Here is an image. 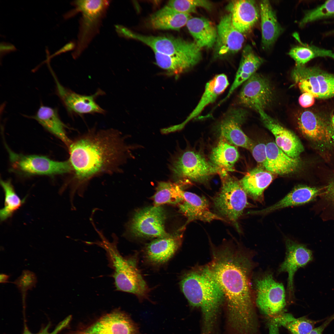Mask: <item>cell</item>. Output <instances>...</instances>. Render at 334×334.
Masks as SVG:
<instances>
[{
  "label": "cell",
  "instance_id": "obj_12",
  "mask_svg": "<svg viewBox=\"0 0 334 334\" xmlns=\"http://www.w3.org/2000/svg\"><path fill=\"white\" fill-rule=\"evenodd\" d=\"M50 69L55 80L56 94L70 115L82 117L87 114L106 113V111L96 102L99 96L105 94L104 91L99 88L94 94L89 95L76 93L63 86Z\"/></svg>",
  "mask_w": 334,
  "mask_h": 334
},
{
  "label": "cell",
  "instance_id": "obj_32",
  "mask_svg": "<svg viewBox=\"0 0 334 334\" xmlns=\"http://www.w3.org/2000/svg\"><path fill=\"white\" fill-rule=\"evenodd\" d=\"M239 157L237 149L221 138L210 155L212 164L219 170V173L234 170L236 162Z\"/></svg>",
  "mask_w": 334,
  "mask_h": 334
},
{
  "label": "cell",
  "instance_id": "obj_49",
  "mask_svg": "<svg viewBox=\"0 0 334 334\" xmlns=\"http://www.w3.org/2000/svg\"></svg>",
  "mask_w": 334,
  "mask_h": 334
},
{
  "label": "cell",
  "instance_id": "obj_10",
  "mask_svg": "<svg viewBox=\"0 0 334 334\" xmlns=\"http://www.w3.org/2000/svg\"><path fill=\"white\" fill-rule=\"evenodd\" d=\"M165 211L161 206L154 205L136 212L127 225V231L134 237L157 238L167 236L165 229Z\"/></svg>",
  "mask_w": 334,
  "mask_h": 334
},
{
  "label": "cell",
  "instance_id": "obj_14",
  "mask_svg": "<svg viewBox=\"0 0 334 334\" xmlns=\"http://www.w3.org/2000/svg\"><path fill=\"white\" fill-rule=\"evenodd\" d=\"M273 97V90L269 80L255 73L244 83L238 100L240 105L259 112L264 111Z\"/></svg>",
  "mask_w": 334,
  "mask_h": 334
},
{
  "label": "cell",
  "instance_id": "obj_9",
  "mask_svg": "<svg viewBox=\"0 0 334 334\" xmlns=\"http://www.w3.org/2000/svg\"><path fill=\"white\" fill-rule=\"evenodd\" d=\"M6 147L13 169L19 173L27 175H53L72 170L69 160L56 161L44 156L18 154Z\"/></svg>",
  "mask_w": 334,
  "mask_h": 334
},
{
  "label": "cell",
  "instance_id": "obj_46",
  "mask_svg": "<svg viewBox=\"0 0 334 334\" xmlns=\"http://www.w3.org/2000/svg\"><path fill=\"white\" fill-rule=\"evenodd\" d=\"M334 319V314L327 318L320 326L314 328L308 334H322L325 328Z\"/></svg>",
  "mask_w": 334,
  "mask_h": 334
},
{
  "label": "cell",
  "instance_id": "obj_26",
  "mask_svg": "<svg viewBox=\"0 0 334 334\" xmlns=\"http://www.w3.org/2000/svg\"><path fill=\"white\" fill-rule=\"evenodd\" d=\"M229 84L227 76L224 74L217 75L206 84L204 92L195 107L186 120L176 125L179 130L190 121L198 116L208 105L213 103Z\"/></svg>",
  "mask_w": 334,
  "mask_h": 334
},
{
  "label": "cell",
  "instance_id": "obj_4",
  "mask_svg": "<svg viewBox=\"0 0 334 334\" xmlns=\"http://www.w3.org/2000/svg\"><path fill=\"white\" fill-rule=\"evenodd\" d=\"M109 0H75L71 2L74 8L63 15L68 19L79 13L81 16L76 46L72 53L76 59L79 57L99 33L102 20L110 3Z\"/></svg>",
  "mask_w": 334,
  "mask_h": 334
},
{
  "label": "cell",
  "instance_id": "obj_41",
  "mask_svg": "<svg viewBox=\"0 0 334 334\" xmlns=\"http://www.w3.org/2000/svg\"><path fill=\"white\" fill-rule=\"evenodd\" d=\"M250 151L256 162L263 167L267 158L266 144L261 143L255 145Z\"/></svg>",
  "mask_w": 334,
  "mask_h": 334
},
{
  "label": "cell",
  "instance_id": "obj_33",
  "mask_svg": "<svg viewBox=\"0 0 334 334\" xmlns=\"http://www.w3.org/2000/svg\"><path fill=\"white\" fill-rule=\"evenodd\" d=\"M186 25L195 42L200 48H211L216 42L217 30L208 19L203 18H191Z\"/></svg>",
  "mask_w": 334,
  "mask_h": 334
},
{
  "label": "cell",
  "instance_id": "obj_45",
  "mask_svg": "<svg viewBox=\"0 0 334 334\" xmlns=\"http://www.w3.org/2000/svg\"><path fill=\"white\" fill-rule=\"evenodd\" d=\"M75 43L72 41H70L66 44L59 49L56 51L52 55H47L46 60H49L51 58L56 56L75 49Z\"/></svg>",
  "mask_w": 334,
  "mask_h": 334
},
{
  "label": "cell",
  "instance_id": "obj_5",
  "mask_svg": "<svg viewBox=\"0 0 334 334\" xmlns=\"http://www.w3.org/2000/svg\"><path fill=\"white\" fill-rule=\"evenodd\" d=\"M220 174L222 185L212 198L213 207L216 214L240 232L238 220L245 209L252 206L248 203L247 194L239 181L227 172Z\"/></svg>",
  "mask_w": 334,
  "mask_h": 334
},
{
  "label": "cell",
  "instance_id": "obj_7",
  "mask_svg": "<svg viewBox=\"0 0 334 334\" xmlns=\"http://www.w3.org/2000/svg\"><path fill=\"white\" fill-rule=\"evenodd\" d=\"M298 124L302 134L319 151L334 149V129L331 119L315 111L305 110L298 116Z\"/></svg>",
  "mask_w": 334,
  "mask_h": 334
},
{
  "label": "cell",
  "instance_id": "obj_15",
  "mask_svg": "<svg viewBox=\"0 0 334 334\" xmlns=\"http://www.w3.org/2000/svg\"><path fill=\"white\" fill-rule=\"evenodd\" d=\"M247 115L243 109L233 108L224 114L218 126L221 137L231 144L251 150L255 145L254 142L243 132L240 126Z\"/></svg>",
  "mask_w": 334,
  "mask_h": 334
},
{
  "label": "cell",
  "instance_id": "obj_13",
  "mask_svg": "<svg viewBox=\"0 0 334 334\" xmlns=\"http://www.w3.org/2000/svg\"><path fill=\"white\" fill-rule=\"evenodd\" d=\"M255 301L265 314L273 316L285 307V292L281 283L276 281L271 274L268 273L255 280Z\"/></svg>",
  "mask_w": 334,
  "mask_h": 334
},
{
  "label": "cell",
  "instance_id": "obj_40",
  "mask_svg": "<svg viewBox=\"0 0 334 334\" xmlns=\"http://www.w3.org/2000/svg\"><path fill=\"white\" fill-rule=\"evenodd\" d=\"M37 282L35 274L28 270H23L21 275L13 282L21 293L24 308L27 291L35 287Z\"/></svg>",
  "mask_w": 334,
  "mask_h": 334
},
{
  "label": "cell",
  "instance_id": "obj_43",
  "mask_svg": "<svg viewBox=\"0 0 334 334\" xmlns=\"http://www.w3.org/2000/svg\"><path fill=\"white\" fill-rule=\"evenodd\" d=\"M315 97L310 94L304 93L299 97L298 101L302 107L307 108L312 105L315 102Z\"/></svg>",
  "mask_w": 334,
  "mask_h": 334
},
{
  "label": "cell",
  "instance_id": "obj_6",
  "mask_svg": "<svg viewBox=\"0 0 334 334\" xmlns=\"http://www.w3.org/2000/svg\"><path fill=\"white\" fill-rule=\"evenodd\" d=\"M171 176L179 181L191 180L204 183L219 170L200 153L186 150L175 152L169 165Z\"/></svg>",
  "mask_w": 334,
  "mask_h": 334
},
{
  "label": "cell",
  "instance_id": "obj_30",
  "mask_svg": "<svg viewBox=\"0 0 334 334\" xmlns=\"http://www.w3.org/2000/svg\"><path fill=\"white\" fill-rule=\"evenodd\" d=\"M191 18L190 14L179 12L166 5L150 16L148 24L154 30L178 31Z\"/></svg>",
  "mask_w": 334,
  "mask_h": 334
},
{
  "label": "cell",
  "instance_id": "obj_36",
  "mask_svg": "<svg viewBox=\"0 0 334 334\" xmlns=\"http://www.w3.org/2000/svg\"><path fill=\"white\" fill-rule=\"evenodd\" d=\"M289 54L295 61L296 66H304L311 60L318 57H328L334 59V53L332 50L304 44L293 48Z\"/></svg>",
  "mask_w": 334,
  "mask_h": 334
},
{
  "label": "cell",
  "instance_id": "obj_28",
  "mask_svg": "<svg viewBox=\"0 0 334 334\" xmlns=\"http://www.w3.org/2000/svg\"><path fill=\"white\" fill-rule=\"evenodd\" d=\"M263 62V59L255 54L250 45L246 46L243 50L239 66L234 81L227 95L218 105L225 101L239 86L255 73Z\"/></svg>",
  "mask_w": 334,
  "mask_h": 334
},
{
  "label": "cell",
  "instance_id": "obj_42",
  "mask_svg": "<svg viewBox=\"0 0 334 334\" xmlns=\"http://www.w3.org/2000/svg\"><path fill=\"white\" fill-rule=\"evenodd\" d=\"M321 195L334 207V179L324 187Z\"/></svg>",
  "mask_w": 334,
  "mask_h": 334
},
{
  "label": "cell",
  "instance_id": "obj_22",
  "mask_svg": "<svg viewBox=\"0 0 334 334\" xmlns=\"http://www.w3.org/2000/svg\"><path fill=\"white\" fill-rule=\"evenodd\" d=\"M217 32L215 49L218 55L235 53L241 49L244 41L243 34L233 26L230 14L221 18Z\"/></svg>",
  "mask_w": 334,
  "mask_h": 334
},
{
  "label": "cell",
  "instance_id": "obj_27",
  "mask_svg": "<svg viewBox=\"0 0 334 334\" xmlns=\"http://www.w3.org/2000/svg\"><path fill=\"white\" fill-rule=\"evenodd\" d=\"M272 173L261 167H257L248 172L239 181L247 196L262 203L264 201V191L274 178Z\"/></svg>",
  "mask_w": 334,
  "mask_h": 334
},
{
  "label": "cell",
  "instance_id": "obj_19",
  "mask_svg": "<svg viewBox=\"0 0 334 334\" xmlns=\"http://www.w3.org/2000/svg\"><path fill=\"white\" fill-rule=\"evenodd\" d=\"M181 235H169L156 238L145 248L144 258L147 262L154 266L167 263L175 255L182 243Z\"/></svg>",
  "mask_w": 334,
  "mask_h": 334
},
{
  "label": "cell",
  "instance_id": "obj_21",
  "mask_svg": "<svg viewBox=\"0 0 334 334\" xmlns=\"http://www.w3.org/2000/svg\"><path fill=\"white\" fill-rule=\"evenodd\" d=\"M227 9L230 12L233 26L242 34L251 30L260 17L259 8L254 0L232 1Z\"/></svg>",
  "mask_w": 334,
  "mask_h": 334
},
{
  "label": "cell",
  "instance_id": "obj_29",
  "mask_svg": "<svg viewBox=\"0 0 334 334\" xmlns=\"http://www.w3.org/2000/svg\"><path fill=\"white\" fill-rule=\"evenodd\" d=\"M259 12L262 46L265 49H268L281 33L283 29L268 1L260 2Z\"/></svg>",
  "mask_w": 334,
  "mask_h": 334
},
{
  "label": "cell",
  "instance_id": "obj_11",
  "mask_svg": "<svg viewBox=\"0 0 334 334\" xmlns=\"http://www.w3.org/2000/svg\"><path fill=\"white\" fill-rule=\"evenodd\" d=\"M115 28L119 36L142 42L150 47L154 52L172 55L201 49L195 42L187 41L180 37L169 35H143L120 25H116Z\"/></svg>",
  "mask_w": 334,
  "mask_h": 334
},
{
  "label": "cell",
  "instance_id": "obj_35",
  "mask_svg": "<svg viewBox=\"0 0 334 334\" xmlns=\"http://www.w3.org/2000/svg\"><path fill=\"white\" fill-rule=\"evenodd\" d=\"M323 320H314L306 317L296 318L290 314L284 313L275 318L273 322L277 326L285 328L292 334H308L316 323Z\"/></svg>",
  "mask_w": 334,
  "mask_h": 334
},
{
  "label": "cell",
  "instance_id": "obj_48",
  "mask_svg": "<svg viewBox=\"0 0 334 334\" xmlns=\"http://www.w3.org/2000/svg\"><path fill=\"white\" fill-rule=\"evenodd\" d=\"M331 120L334 129V113L332 117Z\"/></svg>",
  "mask_w": 334,
  "mask_h": 334
},
{
  "label": "cell",
  "instance_id": "obj_20",
  "mask_svg": "<svg viewBox=\"0 0 334 334\" xmlns=\"http://www.w3.org/2000/svg\"><path fill=\"white\" fill-rule=\"evenodd\" d=\"M183 199L178 204L179 211L187 219L182 229L189 223L196 220L210 222L214 220H224L210 209L209 203L203 196L183 191Z\"/></svg>",
  "mask_w": 334,
  "mask_h": 334
},
{
  "label": "cell",
  "instance_id": "obj_37",
  "mask_svg": "<svg viewBox=\"0 0 334 334\" xmlns=\"http://www.w3.org/2000/svg\"><path fill=\"white\" fill-rule=\"evenodd\" d=\"M0 184L5 194L4 207L0 211L1 221L11 217L20 208L25 201L26 198L21 199L16 194L10 180H1Z\"/></svg>",
  "mask_w": 334,
  "mask_h": 334
},
{
  "label": "cell",
  "instance_id": "obj_3",
  "mask_svg": "<svg viewBox=\"0 0 334 334\" xmlns=\"http://www.w3.org/2000/svg\"><path fill=\"white\" fill-rule=\"evenodd\" d=\"M179 285L190 305L201 310V334H212L218 312L224 299L208 265L193 267L184 273L180 277Z\"/></svg>",
  "mask_w": 334,
  "mask_h": 334
},
{
  "label": "cell",
  "instance_id": "obj_31",
  "mask_svg": "<svg viewBox=\"0 0 334 334\" xmlns=\"http://www.w3.org/2000/svg\"><path fill=\"white\" fill-rule=\"evenodd\" d=\"M32 118L69 146L71 143L66 135V126L60 118L56 109L41 105Z\"/></svg>",
  "mask_w": 334,
  "mask_h": 334
},
{
  "label": "cell",
  "instance_id": "obj_23",
  "mask_svg": "<svg viewBox=\"0 0 334 334\" xmlns=\"http://www.w3.org/2000/svg\"><path fill=\"white\" fill-rule=\"evenodd\" d=\"M154 53L156 64L168 75L176 77L195 66L202 58L201 49L172 55Z\"/></svg>",
  "mask_w": 334,
  "mask_h": 334
},
{
  "label": "cell",
  "instance_id": "obj_44",
  "mask_svg": "<svg viewBox=\"0 0 334 334\" xmlns=\"http://www.w3.org/2000/svg\"><path fill=\"white\" fill-rule=\"evenodd\" d=\"M17 49L13 44L9 42H2L0 44V57L2 58L5 55L13 52L15 51Z\"/></svg>",
  "mask_w": 334,
  "mask_h": 334
},
{
  "label": "cell",
  "instance_id": "obj_38",
  "mask_svg": "<svg viewBox=\"0 0 334 334\" xmlns=\"http://www.w3.org/2000/svg\"><path fill=\"white\" fill-rule=\"evenodd\" d=\"M334 16V0H328L317 7L307 11L299 22L302 27L318 20Z\"/></svg>",
  "mask_w": 334,
  "mask_h": 334
},
{
  "label": "cell",
  "instance_id": "obj_2",
  "mask_svg": "<svg viewBox=\"0 0 334 334\" xmlns=\"http://www.w3.org/2000/svg\"><path fill=\"white\" fill-rule=\"evenodd\" d=\"M117 131L113 129L91 131L71 143L69 160L75 176L70 196L83 197L88 183L93 177L113 171L126 158L130 149Z\"/></svg>",
  "mask_w": 334,
  "mask_h": 334
},
{
  "label": "cell",
  "instance_id": "obj_17",
  "mask_svg": "<svg viewBox=\"0 0 334 334\" xmlns=\"http://www.w3.org/2000/svg\"><path fill=\"white\" fill-rule=\"evenodd\" d=\"M286 256L284 261L278 269V272L288 274L287 292L289 297L294 295L293 277L300 268L306 266L313 260L312 251L304 244L298 243L289 238L285 240Z\"/></svg>",
  "mask_w": 334,
  "mask_h": 334
},
{
  "label": "cell",
  "instance_id": "obj_47",
  "mask_svg": "<svg viewBox=\"0 0 334 334\" xmlns=\"http://www.w3.org/2000/svg\"><path fill=\"white\" fill-rule=\"evenodd\" d=\"M10 275L2 273L0 275V283L2 284H6L9 282L8 280Z\"/></svg>",
  "mask_w": 334,
  "mask_h": 334
},
{
  "label": "cell",
  "instance_id": "obj_24",
  "mask_svg": "<svg viewBox=\"0 0 334 334\" xmlns=\"http://www.w3.org/2000/svg\"><path fill=\"white\" fill-rule=\"evenodd\" d=\"M323 190V188L298 185L273 205L262 210L251 211L249 213L253 215L266 214L286 207L303 205L312 201L318 196L321 195Z\"/></svg>",
  "mask_w": 334,
  "mask_h": 334
},
{
  "label": "cell",
  "instance_id": "obj_39",
  "mask_svg": "<svg viewBox=\"0 0 334 334\" xmlns=\"http://www.w3.org/2000/svg\"><path fill=\"white\" fill-rule=\"evenodd\" d=\"M167 5L178 12L188 14L195 12L198 7H203L208 10H210L212 7L209 1L203 0H170Z\"/></svg>",
  "mask_w": 334,
  "mask_h": 334
},
{
  "label": "cell",
  "instance_id": "obj_16",
  "mask_svg": "<svg viewBox=\"0 0 334 334\" xmlns=\"http://www.w3.org/2000/svg\"><path fill=\"white\" fill-rule=\"evenodd\" d=\"M74 334H139V332L136 325L126 314L116 310Z\"/></svg>",
  "mask_w": 334,
  "mask_h": 334
},
{
  "label": "cell",
  "instance_id": "obj_25",
  "mask_svg": "<svg viewBox=\"0 0 334 334\" xmlns=\"http://www.w3.org/2000/svg\"><path fill=\"white\" fill-rule=\"evenodd\" d=\"M267 158L263 167L272 173L285 175L297 171L300 165L298 158H292L285 153L274 142L266 144Z\"/></svg>",
  "mask_w": 334,
  "mask_h": 334
},
{
  "label": "cell",
  "instance_id": "obj_34",
  "mask_svg": "<svg viewBox=\"0 0 334 334\" xmlns=\"http://www.w3.org/2000/svg\"><path fill=\"white\" fill-rule=\"evenodd\" d=\"M183 191L179 183L160 182L158 184L153 197L154 205L179 204L183 200Z\"/></svg>",
  "mask_w": 334,
  "mask_h": 334
},
{
  "label": "cell",
  "instance_id": "obj_18",
  "mask_svg": "<svg viewBox=\"0 0 334 334\" xmlns=\"http://www.w3.org/2000/svg\"><path fill=\"white\" fill-rule=\"evenodd\" d=\"M261 121L265 127L274 135L275 143L285 153L293 158H298L304 151L303 146L298 137L293 132L282 126L264 111L259 112Z\"/></svg>",
  "mask_w": 334,
  "mask_h": 334
},
{
  "label": "cell",
  "instance_id": "obj_8",
  "mask_svg": "<svg viewBox=\"0 0 334 334\" xmlns=\"http://www.w3.org/2000/svg\"><path fill=\"white\" fill-rule=\"evenodd\" d=\"M292 78L303 93L325 99L334 96V75L315 67L295 66Z\"/></svg>",
  "mask_w": 334,
  "mask_h": 334
},
{
  "label": "cell",
  "instance_id": "obj_1",
  "mask_svg": "<svg viewBox=\"0 0 334 334\" xmlns=\"http://www.w3.org/2000/svg\"><path fill=\"white\" fill-rule=\"evenodd\" d=\"M209 269L226 301L228 319L241 334H253L257 329L255 297L250 282L254 267L250 255L233 242L212 246Z\"/></svg>",
  "mask_w": 334,
  "mask_h": 334
}]
</instances>
